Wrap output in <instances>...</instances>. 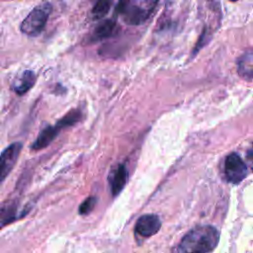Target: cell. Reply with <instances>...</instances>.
<instances>
[{"label":"cell","instance_id":"7c38bea8","mask_svg":"<svg viewBox=\"0 0 253 253\" xmlns=\"http://www.w3.org/2000/svg\"><path fill=\"white\" fill-rule=\"evenodd\" d=\"M111 1H98L92 9V18L94 20H100L105 17L111 8Z\"/></svg>","mask_w":253,"mask_h":253},{"label":"cell","instance_id":"5bb4252c","mask_svg":"<svg viewBox=\"0 0 253 253\" xmlns=\"http://www.w3.org/2000/svg\"><path fill=\"white\" fill-rule=\"evenodd\" d=\"M246 161H247V164H248L249 168L253 172V141H252L250 147L248 148V150L246 152Z\"/></svg>","mask_w":253,"mask_h":253},{"label":"cell","instance_id":"8fae6325","mask_svg":"<svg viewBox=\"0 0 253 253\" xmlns=\"http://www.w3.org/2000/svg\"><path fill=\"white\" fill-rule=\"evenodd\" d=\"M117 31V24L113 20H105L100 23L93 31L91 35V41H101L104 39H108L115 35Z\"/></svg>","mask_w":253,"mask_h":253},{"label":"cell","instance_id":"30bf717a","mask_svg":"<svg viewBox=\"0 0 253 253\" xmlns=\"http://www.w3.org/2000/svg\"><path fill=\"white\" fill-rule=\"evenodd\" d=\"M127 181V170L125 165H118L109 176V184L111 188L112 195L118 196L122 190L125 188Z\"/></svg>","mask_w":253,"mask_h":253},{"label":"cell","instance_id":"3957f363","mask_svg":"<svg viewBox=\"0 0 253 253\" xmlns=\"http://www.w3.org/2000/svg\"><path fill=\"white\" fill-rule=\"evenodd\" d=\"M51 11L52 5L49 2H42L34 7L22 21L21 32L28 37H38L43 31Z\"/></svg>","mask_w":253,"mask_h":253},{"label":"cell","instance_id":"ba28073f","mask_svg":"<svg viewBox=\"0 0 253 253\" xmlns=\"http://www.w3.org/2000/svg\"><path fill=\"white\" fill-rule=\"evenodd\" d=\"M26 213L20 211L19 202L16 200H7L0 205V229L11 224Z\"/></svg>","mask_w":253,"mask_h":253},{"label":"cell","instance_id":"4fadbf2b","mask_svg":"<svg viewBox=\"0 0 253 253\" xmlns=\"http://www.w3.org/2000/svg\"><path fill=\"white\" fill-rule=\"evenodd\" d=\"M96 204H97V198L96 197H93V196L88 197L79 206V208H78L79 214L86 215V214L90 213L93 211V209L95 208Z\"/></svg>","mask_w":253,"mask_h":253},{"label":"cell","instance_id":"52a82bcc","mask_svg":"<svg viewBox=\"0 0 253 253\" xmlns=\"http://www.w3.org/2000/svg\"><path fill=\"white\" fill-rule=\"evenodd\" d=\"M161 228V220L156 214H143L141 215L134 226L136 234L142 237H150L156 234Z\"/></svg>","mask_w":253,"mask_h":253},{"label":"cell","instance_id":"8992f818","mask_svg":"<svg viewBox=\"0 0 253 253\" xmlns=\"http://www.w3.org/2000/svg\"><path fill=\"white\" fill-rule=\"evenodd\" d=\"M22 148V142H13L0 153V183H2L13 170Z\"/></svg>","mask_w":253,"mask_h":253},{"label":"cell","instance_id":"9c48e42d","mask_svg":"<svg viewBox=\"0 0 253 253\" xmlns=\"http://www.w3.org/2000/svg\"><path fill=\"white\" fill-rule=\"evenodd\" d=\"M36 81H37L36 73L33 70L28 69L16 76V78L12 83V89L17 95L22 96L34 87Z\"/></svg>","mask_w":253,"mask_h":253},{"label":"cell","instance_id":"5b68a950","mask_svg":"<svg viewBox=\"0 0 253 253\" xmlns=\"http://www.w3.org/2000/svg\"><path fill=\"white\" fill-rule=\"evenodd\" d=\"M224 174L229 183L239 184L246 178L248 174V167L237 153L232 152L225 158Z\"/></svg>","mask_w":253,"mask_h":253},{"label":"cell","instance_id":"277c9868","mask_svg":"<svg viewBox=\"0 0 253 253\" xmlns=\"http://www.w3.org/2000/svg\"><path fill=\"white\" fill-rule=\"evenodd\" d=\"M154 2H120L117 12L128 25H139L143 23L154 9Z\"/></svg>","mask_w":253,"mask_h":253},{"label":"cell","instance_id":"7a4b0ae2","mask_svg":"<svg viewBox=\"0 0 253 253\" xmlns=\"http://www.w3.org/2000/svg\"><path fill=\"white\" fill-rule=\"evenodd\" d=\"M82 118V112L80 109H72L69 110L62 118H60L54 125L47 126L41 130L38 137L31 145V149L37 151L42 150L48 146L54 138L58 135V133L68 127L77 124Z\"/></svg>","mask_w":253,"mask_h":253},{"label":"cell","instance_id":"6da1fadb","mask_svg":"<svg viewBox=\"0 0 253 253\" xmlns=\"http://www.w3.org/2000/svg\"><path fill=\"white\" fill-rule=\"evenodd\" d=\"M218 230L211 225H199L188 231L172 253H211L218 244Z\"/></svg>","mask_w":253,"mask_h":253}]
</instances>
